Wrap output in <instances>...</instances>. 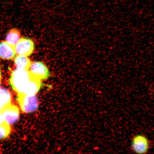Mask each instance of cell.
<instances>
[{
	"instance_id": "cell-1",
	"label": "cell",
	"mask_w": 154,
	"mask_h": 154,
	"mask_svg": "<svg viewBox=\"0 0 154 154\" xmlns=\"http://www.w3.org/2000/svg\"><path fill=\"white\" fill-rule=\"evenodd\" d=\"M41 80L29 70L17 69L12 71L9 83L18 94H36L43 87Z\"/></svg>"
},
{
	"instance_id": "cell-2",
	"label": "cell",
	"mask_w": 154,
	"mask_h": 154,
	"mask_svg": "<svg viewBox=\"0 0 154 154\" xmlns=\"http://www.w3.org/2000/svg\"><path fill=\"white\" fill-rule=\"evenodd\" d=\"M17 100L22 111L25 113L33 112L38 109V100L34 94H18Z\"/></svg>"
},
{
	"instance_id": "cell-3",
	"label": "cell",
	"mask_w": 154,
	"mask_h": 154,
	"mask_svg": "<svg viewBox=\"0 0 154 154\" xmlns=\"http://www.w3.org/2000/svg\"><path fill=\"white\" fill-rule=\"evenodd\" d=\"M151 143L147 137L142 134H138L133 137L131 146L135 153H146L149 151L151 148Z\"/></svg>"
},
{
	"instance_id": "cell-4",
	"label": "cell",
	"mask_w": 154,
	"mask_h": 154,
	"mask_svg": "<svg viewBox=\"0 0 154 154\" xmlns=\"http://www.w3.org/2000/svg\"><path fill=\"white\" fill-rule=\"evenodd\" d=\"M15 48L17 54L27 57L33 53L35 45L33 41L30 38H22L19 40Z\"/></svg>"
},
{
	"instance_id": "cell-5",
	"label": "cell",
	"mask_w": 154,
	"mask_h": 154,
	"mask_svg": "<svg viewBox=\"0 0 154 154\" xmlns=\"http://www.w3.org/2000/svg\"><path fill=\"white\" fill-rule=\"evenodd\" d=\"M30 69L32 74L40 80L47 79L51 76V73L47 67L40 61L32 63Z\"/></svg>"
},
{
	"instance_id": "cell-6",
	"label": "cell",
	"mask_w": 154,
	"mask_h": 154,
	"mask_svg": "<svg viewBox=\"0 0 154 154\" xmlns=\"http://www.w3.org/2000/svg\"><path fill=\"white\" fill-rule=\"evenodd\" d=\"M1 112L5 122L9 125L16 122L18 120L20 115L18 107L11 104L7 106Z\"/></svg>"
},
{
	"instance_id": "cell-7",
	"label": "cell",
	"mask_w": 154,
	"mask_h": 154,
	"mask_svg": "<svg viewBox=\"0 0 154 154\" xmlns=\"http://www.w3.org/2000/svg\"><path fill=\"white\" fill-rule=\"evenodd\" d=\"M16 54L15 46L6 41L0 42V58L11 60L14 58Z\"/></svg>"
},
{
	"instance_id": "cell-8",
	"label": "cell",
	"mask_w": 154,
	"mask_h": 154,
	"mask_svg": "<svg viewBox=\"0 0 154 154\" xmlns=\"http://www.w3.org/2000/svg\"><path fill=\"white\" fill-rule=\"evenodd\" d=\"M14 63L17 69L28 70L32 63L27 56L18 55L15 57Z\"/></svg>"
},
{
	"instance_id": "cell-9",
	"label": "cell",
	"mask_w": 154,
	"mask_h": 154,
	"mask_svg": "<svg viewBox=\"0 0 154 154\" xmlns=\"http://www.w3.org/2000/svg\"><path fill=\"white\" fill-rule=\"evenodd\" d=\"M10 92L4 88H0V112L7 106L11 104Z\"/></svg>"
},
{
	"instance_id": "cell-10",
	"label": "cell",
	"mask_w": 154,
	"mask_h": 154,
	"mask_svg": "<svg viewBox=\"0 0 154 154\" xmlns=\"http://www.w3.org/2000/svg\"><path fill=\"white\" fill-rule=\"evenodd\" d=\"M20 32L18 29H11L6 36L5 41L11 45L15 46L20 40Z\"/></svg>"
},
{
	"instance_id": "cell-11",
	"label": "cell",
	"mask_w": 154,
	"mask_h": 154,
	"mask_svg": "<svg viewBox=\"0 0 154 154\" xmlns=\"http://www.w3.org/2000/svg\"><path fill=\"white\" fill-rule=\"evenodd\" d=\"M11 132L9 125L5 122L0 124V140L5 139L8 137Z\"/></svg>"
},
{
	"instance_id": "cell-12",
	"label": "cell",
	"mask_w": 154,
	"mask_h": 154,
	"mask_svg": "<svg viewBox=\"0 0 154 154\" xmlns=\"http://www.w3.org/2000/svg\"><path fill=\"white\" fill-rule=\"evenodd\" d=\"M2 78L1 69L0 68V84H1V80Z\"/></svg>"
}]
</instances>
